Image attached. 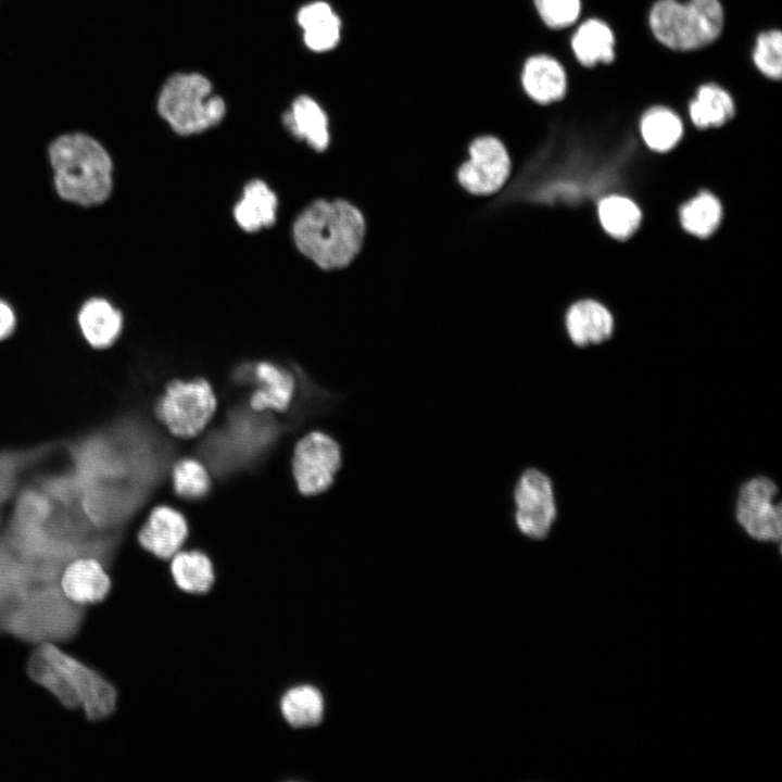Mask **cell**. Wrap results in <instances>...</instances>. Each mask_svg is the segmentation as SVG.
<instances>
[{
	"label": "cell",
	"instance_id": "ba28073f",
	"mask_svg": "<svg viewBox=\"0 0 782 782\" xmlns=\"http://www.w3.org/2000/svg\"><path fill=\"white\" fill-rule=\"evenodd\" d=\"M58 666L75 693L79 708L90 722H99L113 715L118 693L115 685L98 669L63 651L59 645H39Z\"/></svg>",
	"mask_w": 782,
	"mask_h": 782
},
{
	"label": "cell",
	"instance_id": "ffe728a7",
	"mask_svg": "<svg viewBox=\"0 0 782 782\" xmlns=\"http://www.w3.org/2000/svg\"><path fill=\"white\" fill-rule=\"evenodd\" d=\"M277 207L275 192L264 181L255 179L245 185L235 205L234 217L241 229L255 232L275 223Z\"/></svg>",
	"mask_w": 782,
	"mask_h": 782
},
{
	"label": "cell",
	"instance_id": "f1b7e54d",
	"mask_svg": "<svg viewBox=\"0 0 782 782\" xmlns=\"http://www.w3.org/2000/svg\"><path fill=\"white\" fill-rule=\"evenodd\" d=\"M680 224L690 235L706 238L718 228L722 217V206L717 197L702 191L685 202L679 211Z\"/></svg>",
	"mask_w": 782,
	"mask_h": 782
},
{
	"label": "cell",
	"instance_id": "44dd1931",
	"mask_svg": "<svg viewBox=\"0 0 782 782\" xmlns=\"http://www.w3.org/2000/svg\"><path fill=\"white\" fill-rule=\"evenodd\" d=\"M254 376L258 388L250 398L251 406L255 411H286L292 402L295 391L293 377L268 362L256 364Z\"/></svg>",
	"mask_w": 782,
	"mask_h": 782
},
{
	"label": "cell",
	"instance_id": "603a6c76",
	"mask_svg": "<svg viewBox=\"0 0 782 782\" xmlns=\"http://www.w3.org/2000/svg\"><path fill=\"white\" fill-rule=\"evenodd\" d=\"M298 22L303 29L305 45L311 50L323 52L338 45L341 22L328 3L317 1L303 7L298 14Z\"/></svg>",
	"mask_w": 782,
	"mask_h": 782
},
{
	"label": "cell",
	"instance_id": "9c48e42d",
	"mask_svg": "<svg viewBox=\"0 0 782 782\" xmlns=\"http://www.w3.org/2000/svg\"><path fill=\"white\" fill-rule=\"evenodd\" d=\"M735 519L742 530L761 543H780L782 509L777 483L765 476L753 477L739 488Z\"/></svg>",
	"mask_w": 782,
	"mask_h": 782
},
{
	"label": "cell",
	"instance_id": "8fae6325",
	"mask_svg": "<svg viewBox=\"0 0 782 782\" xmlns=\"http://www.w3.org/2000/svg\"><path fill=\"white\" fill-rule=\"evenodd\" d=\"M515 522L526 537L543 540L557 517L553 482L543 471L529 468L520 476L515 490Z\"/></svg>",
	"mask_w": 782,
	"mask_h": 782
},
{
	"label": "cell",
	"instance_id": "7c38bea8",
	"mask_svg": "<svg viewBox=\"0 0 782 782\" xmlns=\"http://www.w3.org/2000/svg\"><path fill=\"white\" fill-rule=\"evenodd\" d=\"M510 159L503 142L494 136H481L469 146V160L464 162L457 178L471 194L489 195L497 192L510 175Z\"/></svg>",
	"mask_w": 782,
	"mask_h": 782
},
{
	"label": "cell",
	"instance_id": "ac0fdd59",
	"mask_svg": "<svg viewBox=\"0 0 782 782\" xmlns=\"http://www.w3.org/2000/svg\"><path fill=\"white\" fill-rule=\"evenodd\" d=\"M615 34L601 18L590 17L578 25L570 38L576 60L585 67L615 60Z\"/></svg>",
	"mask_w": 782,
	"mask_h": 782
},
{
	"label": "cell",
	"instance_id": "9a60e30c",
	"mask_svg": "<svg viewBox=\"0 0 782 782\" xmlns=\"http://www.w3.org/2000/svg\"><path fill=\"white\" fill-rule=\"evenodd\" d=\"M520 79L526 94L539 104L562 100L568 88L565 67L556 58L545 53L533 54L525 61Z\"/></svg>",
	"mask_w": 782,
	"mask_h": 782
},
{
	"label": "cell",
	"instance_id": "5bb4252c",
	"mask_svg": "<svg viewBox=\"0 0 782 782\" xmlns=\"http://www.w3.org/2000/svg\"><path fill=\"white\" fill-rule=\"evenodd\" d=\"M188 524L177 509L159 505L154 507L138 532L142 548L161 559L172 558L180 551L188 537Z\"/></svg>",
	"mask_w": 782,
	"mask_h": 782
},
{
	"label": "cell",
	"instance_id": "e0dca14e",
	"mask_svg": "<svg viewBox=\"0 0 782 782\" xmlns=\"http://www.w3.org/2000/svg\"><path fill=\"white\" fill-rule=\"evenodd\" d=\"M78 326L92 348L105 349L118 339L123 329V316L108 300L91 298L79 310Z\"/></svg>",
	"mask_w": 782,
	"mask_h": 782
},
{
	"label": "cell",
	"instance_id": "4fadbf2b",
	"mask_svg": "<svg viewBox=\"0 0 782 782\" xmlns=\"http://www.w3.org/2000/svg\"><path fill=\"white\" fill-rule=\"evenodd\" d=\"M108 567L94 557H78L67 563L59 584L72 602L89 607L102 603L112 590Z\"/></svg>",
	"mask_w": 782,
	"mask_h": 782
},
{
	"label": "cell",
	"instance_id": "d4e9b609",
	"mask_svg": "<svg viewBox=\"0 0 782 782\" xmlns=\"http://www.w3.org/2000/svg\"><path fill=\"white\" fill-rule=\"evenodd\" d=\"M25 670L27 677L52 695L62 707L67 710L79 708L67 679L40 646H36L28 656Z\"/></svg>",
	"mask_w": 782,
	"mask_h": 782
},
{
	"label": "cell",
	"instance_id": "83f0119b",
	"mask_svg": "<svg viewBox=\"0 0 782 782\" xmlns=\"http://www.w3.org/2000/svg\"><path fill=\"white\" fill-rule=\"evenodd\" d=\"M280 709L290 726L295 728L313 727L323 719V695L311 685L294 686L282 696Z\"/></svg>",
	"mask_w": 782,
	"mask_h": 782
},
{
	"label": "cell",
	"instance_id": "4316f807",
	"mask_svg": "<svg viewBox=\"0 0 782 782\" xmlns=\"http://www.w3.org/2000/svg\"><path fill=\"white\" fill-rule=\"evenodd\" d=\"M597 215L603 229L619 240L631 237L642 220V212L638 204L620 194L603 198L597 206Z\"/></svg>",
	"mask_w": 782,
	"mask_h": 782
},
{
	"label": "cell",
	"instance_id": "7a4b0ae2",
	"mask_svg": "<svg viewBox=\"0 0 782 782\" xmlns=\"http://www.w3.org/2000/svg\"><path fill=\"white\" fill-rule=\"evenodd\" d=\"M365 231L362 212L341 199L312 202L292 227L298 250L326 270L350 265L362 249Z\"/></svg>",
	"mask_w": 782,
	"mask_h": 782
},
{
	"label": "cell",
	"instance_id": "8992f818",
	"mask_svg": "<svg viewBox=\"0 0 782 782\" xmlns=\"http://www.w3.org/2000/svg\"><path fill=\"white\" fill-rule=\"evenodd\" d=\"M157 110L179 135H193L216 126L226 108L212 93L210 81L200 74H175L162 88Z\"/></svg>",
	"mask_w": 782,
	"mask_h": 782
},
{
	"label": "cell",
	"instance_id": "d6986e66",
	"mask_svg": "<svg viewBox=\"0 0 782 782\" xmlns=\"http://www.w3.org/2000/svg\"><path fill=\"white\" fill-rule=\"evenodd\" d=\"M283 124L297 138L316 151H324L329 144L328 118L324 110L310 97L297 98L283 114Z\"/></svg>",
	"mask_w": 782,
	"mask_h": 782
},
{
	"label": "cell",
	"instance_id": "3957f363",
	"mask_svg": "<svg viewBox=\"0 0 782 782\" xmlns=\"http://www.w3.org/2000/svg\"><path fill=\"white\" fill-rule=\"evenodd\" d=\"M87 608L68 600L59 581L39 582L0 615V634L34 646L67 643L78 636Z\"/></svg>",
	"mask_w": 782,
	"mask_h": 782
},
{
	"label": "cell",
	"instance_id": "52a82bcc",
	"mask_svg": "<svg viewBox=\"0 0 782 782\" xmlns=\"http://www.w3.org/2000/svg\"><path fill=\"white\" fill-rule=\"evenodd\" d=\"M217 407L211 384L202 378L174 380L155 405L156 417L175 437L190 439L200 434Z\"/></svg>",
	"mask_w": 782,
	"mask_h": 782
},
{
	"label": "cell",
	"instance_id": "2e32d148",
	"mask_svg": "<svg viewBox=\"0 0 782 782\" xmlns=\"http://www.w3.org/2000/svg\"><path fill=\"white\" fill-rule=\"evenodd\" d=\"M565 326L571 342L583 348L609 339L614 331V317L600 302L584 299L568 308Z\"/></svg>",
	"mask_w": 782,
	"mask_h": 782
},
{
	"label": "cell",
	"instance_id": "f546056e",
	"mask_svg": "<svg viewBox=\"0 0 782 782\" xmlns=\"http://www.w3.org/2000/svg\"><path fill=\"white\" fill-rule=\"evenodd\" d=\"M752 60L765 77L772 80L781 79L782 34L779 29H767L757 35Z\"/></svg>",
	"mask_w": 782,
	"mask_h": 782
},
{
	"label": "cell",
	"instance_id": "836d02e7",
	"mask_svg": "<svg viewBox=\"0 0 782 782\" xmlns=\"http://www.w3.org/2000/svg\"><path fill=\"white\" fill-rule=\"evenodd\" d=\"M16 326V317L12 307L0 299V341L9 338Z\"/></svg>",
	"mask_w": 782,
	"mask_h": 782
},
{
	"label": "cell",
	"instance_id": "7402d4cb",
	"mask_svg": "<svg viewBox=\"0 0 782 782\" xmlns=\"http://www.w3.org/2000/svg\"><path fill=\"white\" fill-rule=\"evenodd\" d=\"M692 124L699 128L720 127L735 114V103L731 93L716 83H705L697 87L688 105Z\"/></svg>",
	"mask_w": 782,
	"mask_h": 782
},
{
	"label": "cell",
	"instance_id": "30bf717a",
	"mask_svg": "<svg viewBox=\"0 0 782 782\" xmlns=\"http://www.w3.org/2000/svg\"><path fill=\"white\" fill-rule=\"evenodd\" d=\"M341 461L340 446L330 436L312 431L302 437L292 456V472L299 492L316 495L326 491L332 484Z\"/></svg>",
	"mask_w": 782,
	"mask_h": 782
},
{
	"label": "cell",
	"instance_id": "5b68a950",
	"mask_svg": "<svg viewBox=\"0 0 782 782\" xmlns=\"http://www.w3.org/2000/svg\"><path fill=\"white\" fill-rule=\"evenodd\" d=\"M647 21L660 45L688 52L705 48L720 37L724 9L720 0H657Z\"/></svg>",
	"mask_w": 782,
	"mask_h": 782
},
{
	"label": "cell",
	"instance_id": "cb8c5ba5",
	"mask_svg": "<svg viewBox=\"0 0 782 782\" xmlns=\"http://www.w3.org/2000/svg\"><path fill=\"white\" fill-rule=\"evenodd\" d=\"M679 115L665 105L647 109L639 123L641 137L651 150L664 153L674 148L683 136Z\"/></svg>",
	"mask_w": 782,
	"mask_h": 782
},
{
	"label": "cell",
	"instance_id": "4dcf8cb0",
	"mask_svg": "<svg viewBox=\"0 0 782 782\" xmlns=\"http://www.w3.org/2000/svg\"><path fill=\"white\" fill-rule=\"evenodd\" d=\"M175 492L181 497L194 500L205 495L211 479L205 466L194 458H182L173 468Z\"/></svg>",
	"mask_w": 782,
	"mask_h": 782
},
{
	"label": "cell",
	"instance_id": "d6a6232c",
	"mask_svg": "<svg viewBox=\"0 0 782 782\" xmlns=\"http://www.w3.org/2000/svg\"><path fill=\"white\" fill-rule=\"evenodd\" d=\"M34 459L33 453H0V510L13 494L22 470Z\"/></svg>",
	"mask_w": 782,
	"mask_h": 782
},
{
	"label": "cell",
	"instance_id": "484cf974",
	"mask_svg": "<svg viewBox=\"0 0 782 782\" xmlns=\"http://www.w3.org/2000/svg\"><path fill=\"white\" fill-rule=\"evenodd\" d=\"M171 559V573L180 590L202 594L211 589L214 570L212 562L204 553L180 550Z\"/></svg>",
	"mask_w": 782,
	"mask_h": 782
},
{
	"label": "cell",
	"instance_id": "277c9868",
	"mask_svg": "<svg viewBox=\"0 0 782 782\" xmlns=\"http://www.w3.org/2000/svg\"><path fill=\"white\" fill-rule=\"evenodd\" d=\"M56 193L81 206L108 200L113 187V163L105 148L83 134H64L48 150Z\"/></svg>",
	"mask_w": 782,
	"mask_h": 782
},
{
	"label": "cell",
	"instance_id": "1f68e13d",
	"mask_svg": "<svg viewBox=\"0 0 782 782\" xmlns=\"http://www.w3.org/2000/svg\"><path fill=\"white\" fill-rule=\"evenodd\" d=\"M533 4L542 22L553 29L571 26L582 10L581 0H533Z\"/></svg>",
	"mask_w": 782,
	"mask_h": 782
},
{
	"label": "cell",
	"instance_id": "6da1fadb",
	"mask_svg": "<svg viewBox=\"0 0 782 782\" xmlns=\"http://www.w3.org/2000/svg\"><path fill=\"white\" fill-rule=\"evenodd\" d=\"M2 537L26 562L56 569L85 556L110 568L117 546L112 534L86 517L65 472L46 477L20 494Z\"/></svg>",
	"mask_w": 782,
	"mask_h": 782
}]
</instances>
